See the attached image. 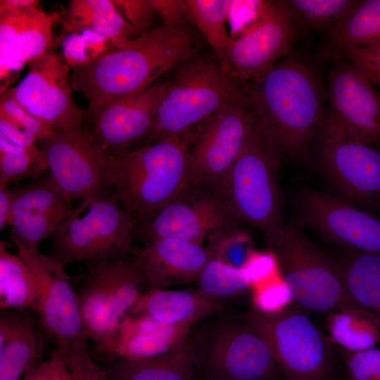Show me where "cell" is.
<instances>
[{
    "mask_svg": "<svg viewBox=\"0 0 380 380\" xmlns=\"http://www.w3.org/2000/svg\"><path fill=\"white\" fill-rule=\"evenodd\" d=\"M243 268L251 285L255 286L272 279L279 270L274 254L254 251Z\"/></svg>",
    "mask_w": 380,
    "mask_h": 380,
    "instance_id": "44",
    "label": "cell"
},
{
    "mask_svg": "<svg viewBox=\"0 0 380 380\" xmlns=\"http://www.w3.org/2000/svg\"><path fill=\"white\" fill-rule=\"evenodd\" d=\"M86 264L75 289L84 338L111 359L121 324L147 285L132 256Z\"/></svg>",
    "mask_w": 380,
    "mask_h": 380,
    "instance_id": "6",
    "label": "cell"
},
{
    "mask_svg": "<svg viewBox=\"0 0 380 380\" xmlns=\"http://www.w3.org/2000/svg\"><path fill=\"white\" fill-rule=\"evenodd\" d=\"M378 44H380V0H360L327 31L321 54L331 60L345 49Z\"/></svg>",
    "mask_w": 380,
    "mask_h": 380,
    "instance_id": "27",
    "label": "cell"
},
{
    "mask_svg": "<svg viewBox=\"0 0 380 380\" xmlns=\"http://www.w3.org/2000/svg\"><path fill=\"white\" fill-rule=\"evenodd\" d=\"M47 167L45 156L37 145L23 153L0 152V189L25 178L36 179Z\"/></svg>",
    "mask_w": 380,
    "mask_h": 380,
    "instance_id": "37",
    "label": "cell"
},
{
    "mask_svg": "<svg viewBox=\"0 0 380 380\" xmlns=\"http://www.w3.org/2000/svg\"><path fill=\"white\" fill-rule=\"evenodd\" d=\"M199 289L222 301L239 295L251 285L243 268H235L210 258L197 280Z\"/></svg>",
    "mask_w": 380,
    "mask_h": 380,
    "instance_id": "34",
    "label": "cell"
},
{
    "mask_svg": "<svg viewBox=\"0 0 380 380\" xmlns=\"http://www.w3.org/2000/svg\"><path fill=\"white\" fill-rule=\"evenodd\" d=\"M172 70L145 145L197 129L241 94V84L217 60L194 53Z\"/></svg>",
    "mask_w": 380,
    "mask_h": 380,
    "instance_id": "4",
    "label": "cell"
},
{
    "mask_svg": "<svg viewBox=\"0 0 380 380\" xmlns=\"http://www.w3.org/2000/svg\"><path fill=\"white\" fill-rule=\"evenodd\" d=\"M196 380H217V379H210V378H206V377L200 376V377L198 378Z\"/></svg>",
    "mask_w": 380,
    "mask_h": 380,
    "instance_id": "52",
    "label": "cell"
},
{
    "mask_svg": "<svg viewBox=\"0 0 380 380\" xmlns=\"http://www.w3.org/2000/svg\"><path fill=\"white\" fill-rule=\"evenodd\" d=\"M0 117L33 134L37 142L56 133L25 110L13 98L9 88L1 92Z\"/></svg>",
    "mask_w": 380,
    "mask_h": 380,
    "instance_id": "39",
    "label": "cell"
},
{
    "mask_svg": "<svg viewBox=\"0 0 380 380\" xmlns=\"http://www.w3.org/2000/svg\"><path fill=\"white\" fill-rule=\"evenodd\" d=\"M281 380H287V379H286V378H284V379H281Z\"/></svg>",
    "mask_w": 380,
    "mask_h": 380,
    "instance_id": "53",
    "label": "cell"
},
{
    "mask_svg": "<svg viewBox=\"0 0 380 380\" xmlns=\"http://www.w3.org/2000/svg\"><path fill=\"white\" fill-rule=\"evenodd\" d=\"M11 191V217L30 213L53 215L68 220L77 210L63 196L50 174L12 188Z\"/></svg>",
    "mask_w": 380,
    "mask_h": 380,
    "instance_id": "30",
    "label": "cell"
},
{
    "mask_svg": "<svg viewBox=\"0 0 380 380\" xmlns=\"http://www.w3.org/2000/svg\"><path fill=\"white\" fill-rule=\"evenodd\" d=\"M330 61L324 122L352 139L380 148V91L341 53Z\"/></svg>",
    "mask_w": 380,
    "mask_h": 380,
    "instance_id": "14",
    "label": "cell"
},
{
    "mask_svg": "<svg viewBox=\"0 0 380 380\" xmlns=\"http://www.w3.org/2000/svg\"><path fill=\"white\" fill-rule=\"evenodd\" d=\"M165 94L163 83L108 101L85 117L89 125L84 129L106 156L129 150L148 134Z\"/></svg>",
    "mask_w": 380,
    "mask_h": 380,
    "instance_id": "20",
    "label": "cell"
},
{
    "mask_svg": "<svg viewBox=\"0 0 380 380\" xmlns=\"http://www.w3.org/2000/svg\"><path fill=\"white\" fill-rule=\"evenodd\" d=\"M255 118L241 91L237 99L222 106L200 127L189 155V188L226 196L230 171L249 138Z\"/></svg>",
    "mask_w": 380,
    "mask_h": 380,
    "instance_id": "10",
    "label": "cell"
},
{
    "mask_svg": "<svg viewBox=\"0 0 380 380\" xmlns=\"http://www.w3.org/2000/svg\"><path fill=\"white\" fill-rule=\"evenodd\" d=\"M281 156L255 118L230 171L225 196L238 218L257 228L273 248L281 242L286 227L278 178Z\"/></svg>",
    "mask_w": 380,
    "mask_h": 380,
    "instance_id": "5",
    "label": "cell"
},
{
    "mask_svg": "<svg viewBox=\"0 0 380 380\" xmlns=\"http://www.w3.org/2000/svg\"><path fill=\"white\" fill-rule=\"evenodd\" d=\"M298 34L275 1H261L257 20L232 38L222 66L238 83L244 84L291 53Z\"/></svg>",
    "mask_w": 380,
    "mask_h": 380,
    "instance_id": "18",
    "label": "cell"
},
{
    "mask_svg": "<svg viewBox=\"0 0 380 380\" xmlns=\"http://www.w3.org/2000/svg\"><path fill=\"white\" fill-rule=\"evenodd\" d=\"M252 301L253 308L258 311L275 313L288 307L292 298L289 289L280 276L256 286Z\"/></svg>",
    "mask_w": 380,
    "mask_h": 380,
    "instance_id": "41",
    "label": "cell"
},
{
    "mask_svg": "<svg viewBox=\"0 0 380 380\" xmlns=\"http://www.w3.org/2000/svg\"><path fill=\"white\" fill-rule=\"evenodd\" d=\"M0 134L15 144L24 148H32L37 145L34 135L0 117Z\"/></svg>",
    "mask_w": 380,
    "mask_h": 380,
    "instance_id": "47",
    "label": "cell"
},
{
    "mask_svg": "<svg viewBox=\"0 0 380 380\" xmlns=\"http://www.w3.org/2000/svg\"><path fill=\"white\" fill-rule=\"evenodd\" d=\"M329 380H353L347 373L340 355Z\"/></svg>",
    "mask_w": 380,
    "mask_h": 380,
    "instance_id": "50",
    "label": "cell"
},
{
    "mask_svg": "<svg viewBox=\"0 0 380 380\" xmlns=\"http://www.w3.org/2000/svg\"><path fill=\"white\" fill-rule=\"evenodd\" d=\"M112 1L120 13L139 36L154 29L153 25L158 14L149 0H112Z\"/></svg>",
    "mask_w": 380,
    "mask_h": 380,
    "instance_id": "43",
    "label": "cell"
},
{
    "mask_svg": "<svg viewBox=\"0 0 380 380\" xmlns=\"http://www.w3.org/2000/svg\"><path fill=\"white\" fill-rule=\"evenodd\" d=\"M50 175L63 196L94 201L110 194L107 156L84 127L56 132L37 143Z\"/></svg>",
    "mask_w": 380,
    "mask_h": 380,
    "instance_id": "13",
    "label": "cell"
},
{
    "mask_svg": "<svg viewBox=\"0 0 380 380\" xmlns=\"http://www.w3.org/2000/svg\"><path fill=\"white\" fill-rule=\"evenodd\" d=\"M341 54L380 91V44L349 47Z\"/></svg>",
    "mask_w": 380,
    "mask_h": 380,
    "instance_id": "42",
    "label": "cell"
},
{
    "mask_svg": "<svg viewBox=\"0 0 380 380\" xmlns=\"http://www.w3.org/2000/svg\"><path fill=\"white\" fill-rule=\"evenodd\" d=\"M241 94L280 152L304 156L324 123L327 99L315 68L290 53L255 79L241 84Z\"/></svg>",
    "mask_w": 380,
    "mask_h": 380,
    "instance_id": "1",
    "label": "cell"
},
{
    "mask_svg": "<svg viewBox=\"0 0 380 380\" xmlns=\"http://www.w3.org/2000/svg\"><path fill=\"white\" fill-rule=\"evenodd\" d=\"M38 284L25 262L0 241V308L31 310L37 313Z\"/></svg>",
    "mask_w": 380,
    "mask_h": 380,
    "instance_id": "29",
    "label": "cell"
},
{
    "mask_svg": "<svg viewBox=\"0 0 380 380\" xmlns=\"http://www.w3.org/2000/svg\"><path fill=\"white\" fill-rule=\"evenodd\" d=\"M194 53V37L188 27L160 25L125 47L70 68L71 86L89 103L86 117L108 101L151 87Z\"/></svg>",
    "mask_w": 380,
    "mask_h": 380,
    "instance_id": "2",
    "label": "cell"
},
{
    "mask_svg": "<svg viewBox=\"0 0 380 380\" xmlns=\"http://www.w3.org/2000/svg\"><path fill=\"white\" fill-rule=\"evenodd\" d=\"M203 338H196L198 370L217 380H281L265 341L239 317L217 319Z\"/></svg>",
    "mask_w": 380,
    "mask_h": 380,
    "instance_id": "11",
    "label": "cell"
},
{
    "mask_svg": "<svg viewBox=\"0 0 380 380\" xmlns=\"http://www.w3.org/2000/svg\"><path fill=\"white\" fill-rule=\"evenodd\" d=\"M133 225L113 194L83 201L52 239L50 255L64 266L127 258Z\"/></svg>",
    "mask_w": 380,
    "mask_h": 380,
    "instance_id": "9",
    "label": "cell"
},
{
    "mask_svg": "<svg viewBox=\"0 0 380 380\" xmlns=\"http://www.w3.org/2000/svg\"><path fill=\"white\" fill-rule=\"evenodd\" d=\"M63 57L49 51L29 63L27 73L9 88L15 101L54 132L84 127L85 114L76 104Z\"/></svg>",
    "mask_w": 380,
    "mask_h": 380,
    "instance_id": "15",
    "label": "cell"
},
{
    "mask_svg": "<svg viewBox=\"0 0 380 380\" xmlns=\"http://www.w3.org/2000/svg\"><path fill=\"white\" fill-rule=\"evenodd\" d=\"M11 213V191L8 187L0 189V230L9 224Z\"/></svg>",
    "mask_w": 380,
    "mask_h": 380,
    "instance_id": "48",
    "label": "cell"
},
{
    "mask_svg": "<svg viewBox=\"0 0 380 380\" xmlns=\"http://www.w3.org/2000/svg\"><path fill=\"white\" fill-rule=\"evenodd\" d=\"M198 366L196 338L189 337L179 348L151 358H114L104 367L109 380H194Z\"/></svg>",
    "mask_w": 380,
    "mask_h": 380,
    "instance_id": "26",
    "label": "cell"
},
{
    "mask_svg": "<svg viewBox=\"0 0 380 380\" xmlns=\"http://www.w3.org/2000/svg\"><path fill=\"white\" fill-rule=\"evenodd\" d=\"M359 0H281L275 3L299 34L334 27Z\"/></svg>",
    "mask_w": 380,
    "mask_h": 380,
    "instance_id": "31",
    "label": "cell"
},
{
    "mask_svg": "<svg viewBox=\"0 0 380 380\" xmlns=\"http://www.w3.org/2000/svg\"><path fill=\"white\" fill-rule=\"evenodd\" d=\"M347 373L353 380H380V349L362 351L338 348Z\"/></svg>",
    "mask_w": 380,
    "mask_h": 380,
    "instance_id": "40",
    "label": "cell"
},
{
    "mask_svg": "<svg viewBox=\"0 0 380 380\" xmlns=\"http://www.w3.org/2000/svg\"><path fill=\"white\" fill-rule=\"evenodd\" d=\"M315 144L319 166L341 199L369 213L380 210V148L324 123Z\"/></svg>",
    "mask_w": 380,
    "mask_h": 380,
    "instance_id": "12",
    "label": "cell"
},
{
    "mask_svg": "<svg viewBox=\"0 0 380 380\" xmlns=\"http://www.w3.org/2000/svg\"><path fill=\"white\" fill-rule=\"evenodd\" d=\"M293 223L347 249L380 255V219L338 197L303 188L296 196Z\"/></svg>",
    "mask_w": 380,
    "mask_h": 380,
    "instance_id": "16",
    "label": "cell"
},
{
    "mask_svg": "<svg viewBox=\"0 0 380 380\" xmlns=\"http://www.w3.org/2000/svg\"><path fill=\"white\" fill-rule=\"evenodd\" d=\"M348 250L338 261L348 291L357 306L380 324V255Z\"/></svg>",
    "mask_w": 380,
    "mask_h": 380,
    "instance_id": "28",
    "label": "cell"
},
{
    "mask_svg": "<svg viewBox=\"0 0 380 380\" xmlns=\"http://www.w3.org/2000/svg\"><path fill=\"white\" fill-rule=\"evenodd\" d=\"M37 7L0 6L1 79L41 56L53 46L52 29L59 19Z\"/></svg>",
    "mask_w": 380,
    "mask_h": 380,
    "instance_id": "21",
    "label": "cell"
},
{
    "mask_svg": "<svg viewBox=\"0 0 380 380\" xmlns=\"http://www.w3.org/2000/svg\"><path fill=\"white\" fill-rule=\"evenodd\" d=\"M62 351L74 380H109L104 368L94 360L85 341L56 346Z\"/></svg>",
    "mask_w": 380,
    "mask_h": 380,
    "instance_id": "38",
    "label": "cell"
},
{
    "mask_svg": "<svg viewBox=\"0 0 380 380\" xmlns=\"http://www.w3.org/2000/svg\"><path fill=\"white\" fill-rule=\"evenodd\" d=\"M222 301L200 289L147 290L127 316L146 317L168 324H189L217 314Z\"/></svg>",
    "mask_w": 380,
    "mask_h": 380,
    "instance_id": "24",
    "label": "cell"
},
{
    "mask_svg": "<svg viewBox=\"0 0 380 380\" xmlns=\"http://www.w3.org/2000/svg\"><path fill=\"white\" fill-rule=\"evenodd\" d=\"M39 5V1L36 0H1L0 6H10L13 8H30L37 7Z\"/></svg>",
    "mask_w": 380,
    "mask_h": 380,
    "instance_id": "49",
    "label": "cell"
},
{
    "mask_svg": "<svg viewBox=\"0 0 380 380\" xmlns=\"http://www.w3.org/2000/svg\"><path fill=\"white\" fill-rule=\"evenodd\" d=\"M331 338L339 347L349 351H362L380 341V324L365 312L340 311L327 315Z\"/></svg>",
    "mask_w": 380,
    "mask_h": 380,
    "instance_id": "33",
    "label": "cell"
},
{
    "mask_svg": "<svg viewBox=\"0 0 380 380\" xmlns=\"http://www.w3.org/2000/svg\"><path fill=\"white\" fill-rule=\"evenodd\" d=\"M17 249L18 254L29 266L37 281L39 303L37 314L52 343L58 346L67 343L87 341L76 291L65 266L39 250Z\"/></svg>",
    "mask_w": 380,
    "mask_h": 380,
    "instance_id": "19",
    "label": "cell"
},
{
    "mask_svg": "<svg viewBox=\"0 0 380 380\" xmlns=\"http://www.w3.org/2000/svg\"><path fill=\"white\" fill-rule=\"evenodd\" d=\"M197 132L106 155L108 182L133 230L149 223L189 188V155Z\"/></svg>",
    "mask_w": 380,
    "mask_h": 380,
    "instance_id": "3",
    "label": "cell"
},
{
    "mask_svg": "<svg viewBox=\"0 0 380 380\" xmlns=\"http://www.w3.org/2000/svg\"><path fill=\"white\" fill-rule=\"evenodd\" d=\"M52 342L31 310H3L0 316V380H21L43 360Z\"/></svg>",
    "mask_w": 380,
    "mask_h": 380,
    "instance_id": "23",
    "label": "cell"
},
{
    "mask_svg": "<svg viewBox=\"0 0 380 380\" xmlns=\"http://www.w3.org/2000/svg\"><path fill=\"white\" fill-rule=\"evenodd\" d=\"M192 327L127 316L121 324L110 360H144L175 350L189 339Z\"/></svg>",
    "mask_w": 380,
    "mask_h": 380,
    "instance_id": "25",
    "label": "cell"
},
{
    "mask_svg": "<svg viewBox=\"0 0 380 380\" xmlns=\"http://www.w3.org/2000/svg\"><path fill=\"white\" fill-rule=\"evenodd\" d=\"M188 15L212 47L222 65L232 40L227 30L232 1L186 0Z\"/></svg>",
    "mask_w": 380,
    "mask_h": 380,
    "instance_id": "32",
    "label": "cell"
},
{
    "mask_svg": "<svg viewBox=\"0 0 380 380\" xmlns=\"http://www.w3.org/2000/svg\"><path fill=\"white\" fill-rule=\"evenodd\" d=\"M34 370L38 380H74L62 351L57 347L48 358L34 365Z\"/></svg>",
    "mask_w": 380,
    "mask_h": 380,
    "instance_id": "45",
    "label": "cell"
},
{
    "mask_svg": "<svg viewBox=\"0 0 380 380\" xmlns=\"http://www.w3.org/2000/svg\"><path fill=\"white\" fill-rule=\"evenodd\" d=\"M268 346L287 380H329L338 360L336 343L300 310L288 306L275 313L254 308L240 315Z\"/></svg>",
    "mask_w": 380,
    "mask_h": 380,
    "instance_id": "7",
    "label": "cell"
},
{
    "mask_svg": "<svg viewBox=\"0 0 380 380\" xmlns=\"http://www.w3.org/2000/svg\"><path fill=\"white\" fill-rule=\"evenodd\" d=\"M132 258L141 270L148 290L197 281L211 258L205 246L173 238L156 239L134 249Z\"/></svg>",
    "mask_w": 380,
    "mask_h": 380,
    "instance_id": "22",
    "label": "cell"
},
{
    "mask_svg": "<svg viewBox=\"0 0 380 380\" xmlns=\"http://www.w3.org/2000/svg\"><path fill=\"white\" fill-rule=\"evenodd\" d=\"M207 240L211 258L235 268H243L253 253L251 239L239 224L217 230Z\"/></svg>",
    "mask_w": 380,
    "mask_h": 380,
    "instance_id": "35",
    "label": "cell"
},
{
    "mask_svg": "<svg viewBox=\"0 0 380 380\" xmlns=\"http://www.w3.org/2000/svg\"><path fill=\"white\" fill-rule=\"evenodd\" d=\"M149 1L161 18L163 25L175 28L187 27L186 23L189 17L185 1L149 0Z\"/></svg>",
    "mask_w": 380,
    "mask_h": 380,
    "instance_id": "46",
    "label": "cell"
},
{
    "mask_svg": "<svg viewBox=\"0 0 380 380\" xmlns=\"http://www.w3.org/2000/svg\"><path fill=\"white\" fill-rule=\"evenodd\" d=\"M92 15L89 30L119 49L139 37L120 13L112 0H90Z\"/></svg>",
    "mask_w": 380,
    "mask_h": 380,
    "instance_id": "36",
    "label": "cell"
},
{
    "mask_svg": "<svg viewBox=\"0 0 380 380\" xmlns=\"http://www.w3.org/2000/svg\"><path fill=\"white\" fill-rule=\"evenodd\" d=\"M274 251L280 276L300 307L327 315L365 312L351 298L339 262L322 252L293 222L286 225Z\"/></svg>",
    "mask_w": 380,
    "mask_h": 380,
    "instance_id": "8",
    "label": "cell"
},
{
    "mask_svg": "<svg viewBox=\"0 0 380 380\" xmlns=\"http://www.w3.org/2000/svg\"><path fill=\"white\" fill-rule=\"evenodd\" d=\"M21 380H38L37 376L34 366H33L30 369H29L26 374L24 375Z\"/></svg>",
    "mask_w": 380,
    "mask_h": 380,
    "instance_id": "51",
    "label": "cell"
},
{
    "mask_svg": "<svg viewBox=\"0 0 380 380\" xmlns=\"http://www.w3.org/2000/svg\"><path fill=\"white\" fill-rule=\"evenodd\" d=\"M241 222L228 199L201 188H189L147 224L134 231L144 242L173 238L203 245L214 232Z\"/></svg>",
    "mask_w": 380,
    "mask_h": 380,
    "instance_id": "17",
    "label": "cell"
}]
</instances>
